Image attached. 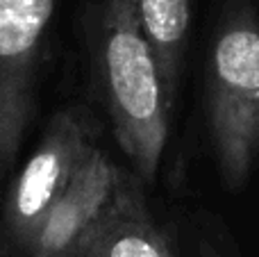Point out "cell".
<instances>
[{"instance_id":"1","label":"cell","mask_w":259,"mask_h":257,"mask_svg":"<svg viewBox=\"0 0 259 257\" xmlns=\"http://www.w3.org/2000/svg\"><path fill=\"white\" fill-rule=\"evenodd\" d=\"M91 77L130 171L152 185L170 132V105L134 0H98L87 16Z\"/></svg>"},{"instance_id":"2","label":"cell","mask_w":259,"mask_h":257,"mask_svg":"<svg viewBox=\"0 0 259 257\" xmlns=\"http://www.w3.org/2000/svg\"><path fill=\"white\" fill-rule=\"evenodd\" d=\"M205 118L219 176L246 187L259 157V9L219 0L205 64Z\"/></svg>"},{"instance_id":"3","label":"cell","mask_w":259,"mask_h":257,"mask_svg":"<svg viewBox=\"0 0 259 257\" xmlns=\"http://www.w3.org/2000/svg\"><path fill=\"white\" fill-rule=\"evenodd\" d=\"M100 146V123L84 105L53 114L3 198L0 257H25L39 223Z\"/></svg>"},{"instance_id":"4","label":"cell","mask_w":259,"mask_h":257,"mask_svg":"<svg viewBox=\"0 0 259 257\" xmlns=\"http://www.w3.org/2000/svg\"><path fill=\"white\" fill-rule=\"evenodd\" d=\"M55 5L57 0H0V189L34 121Z\"/></svg>"},{"instance_id":"5","label":"cell","mask_w":259,"mask_h":257,"mask_svg":"<svg viewBox=\"0 0 259 257\" xmlns=\"http://www.w3.org/2000/svg\"><path fill=\"white\" fill-rule=\"evenodd\" d=\"M127 173L98 146L39 223L25 257H71L82 237L107 212Z\"/></svg>"},{"instance_id":"6","label":"cell","mask_w":259,"mask_h":257,"mask_svg":"<svg viewBox=\"0 0 259 257\" xmlns=\"http://www.w3.org/2000/svg\"><path fill=\"white\" fill-rule=\"evenodd\" d=\"M71 257H175L173 239L152 214L146 185L132 171Z\"/></svg>"},{"instance_id":"7","label":"cell","mask_w":259,"mask_h":257,"mask_svg":"<svg viewBox=\"0 0 259 257\" xmlns=\"http://www.w3.org/2000/svg\"><path fill=\"white\" fill-rule=\"evenodd\" d=\"M141 30L155 55L170 105H175L191 34V0H134Z\"/></svg>"}]
</instances>
